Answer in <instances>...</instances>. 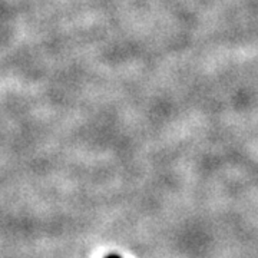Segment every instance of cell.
<instances>
[{
	"label": "cell",
	"mask_w": 258,
	"mask_h": 258,
	"mask_svg": "<svg viewBox=\"0 0 258 258\" xmlns=\"http://www.w3.org/2000/svg\"><path fill=\"white\" fill-rule=\"evenodd\" d=\"M105 258H120L119 255H115V254H111V255H106Z\"/></svg>",
	"instance_id": "6da1fadb"
}]
</instances>
